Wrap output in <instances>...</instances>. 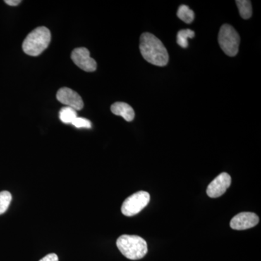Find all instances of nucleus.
I'll return each mask as SVG.
<instances>
[{
  "instance_id": "1",
  "label": "nucleus",
  "mask_w": 261,
  "mask_h": 261,
  "mask_svg": "<svg viewBox=\"0 0 261 261\" xmlns=\"http://www.w3.org/2000/svg\"><path fill=\"white\" fill-rule=\"evenodd\" d=\"M140 49L145 61L151 64L163 67L168 64V53L162 42L150 33L141 35Z\"/></svg>"
},
{
  "instance_id": "2",
  "label": "nucleus",
  "mask_w": 261,
  "mask_h": 261,
  "mask_svg": "<svg viewBox=\"0 0 261 261\" xmlns=\"http://www.w3.org/2000/svg\"><path fill=\"white\" fill-rule=\"evenodd\" d=\"M120 252L130 260H140L147 254V245L143 238L137 235H122L117 240Z\"/></svg>"
},
{
  "instance_id": "3",
  "label": "nucleus",
  "mask_w": 261,
  "mask_h": 261,
  "mask_svg": "<svg viewBox=\"0 0 261 261\" xmlns=\"http://www.w3.org/2000/svg\"><path fill=\"white\" fill-rule=\"evenodd\" d=\"M50 41V31L44 27H38L27 36L22 47L25 54L36 57L47 49Z\"/></svg>"
},
{
  "instance_id": "4",
  "label": "nucleus",
  "mask_w": 261,
  "mask_h": 261,
  "mask_svg": "<svg viewBox=\"0 0 261 261\" xmlns=\"http://www.w3.org/2000/svg\"><path fill=\"white\" fill-rule=\"evenodd\" d=\"M219 42L221 49L228 56H236L239 51L240 37L231 25L225 24L221 27L219 34Z\"/></svg>"
},
{
  "instance_id": "5",
  "label": "nucleus",
  "mask_w": 261,
  "mask_h": 261,
  "mask_svg": "<svg viewBox=\"0 0 261 261\" xmlns=\"http://www.w3.org/2000/svg\"><path fill=\"white\" fill-rule=\"evenodd\" d=\"M150 196L148 192L140 191L136 192L125 200L121 207L122 214L124 216H135L148 205Z\"/></svg>"
},
{
  "instance_id": "6",
  "label": "nucleus",
  "mask_w": 261,
  "mask_h": 261,
  "mask_svg": "<svg viewBox=\"0 0 261 261\" xmlns=\"http://www.w3.org/2000/svg\"><path fill=\"white\" fill-rule=\"evenodd\" d=\"M71 59L79 68L84 71L93 72L97 69V63L91 58L90 53L87 48H75L72 51Z\"/></svg>"
},
{
  "instance_id": "7",
  "label": "nucleus",
  "mask_w": 261,
  "mask_h": 261,
  "mask_svg": "<svg viewBox=\"0 0 261 261\" xmlns=\"http://www.w3.org/2000/svg\"><path fill=\"white\" fill-rule=\"evenodd\" d=\"M57 99L65 105V107L73 108L75 111H81L84 108L83 99L80 94L73 89L63 87L60 89L57 93Z\"/></svg>"
},
{
  "instance_id": "8",
  "label": "nucleus",
  "mask_w": 261,
  "mask_h": 261,
  "mask_svg": "<svg viewBox=\"0 0 261 261\" xmlns=\"http://www.w3.org/2000/svg\"><path fill=\"white\" fill-rule=\"evenodd\" d=\"M231 183V178L227 173L219 175L211 181L207 189V194L211 198H217L224 195Z\"/></svg>"
},
{
  "instance_id": "9",
  "label": "nucleus",
  "mask_w": 261,
  "mask_h": 261,
  "mask_svg": "<svg viewBox=\"0 0 261 261\" xmlns=\"http://www.w3.org/2000/svg\"><path fill=\"white\" fill-rule=\"evenodd\" d=\"M258 222L259 218L256 214L251 212H243L231 219L230 226L233 229L245 230L254 227Z\"/></svg>"
},
{
  "instance_id": "10",
  "label": "nucleus",
  "mask_w": 261,
  "mask_h": 261,
  "mask_svg": "<svg viewBox=\"0 0 261 261\" xmlns=\"http://www.w3.org/2000/svg\"><path fill=\"white\" fill-rule=\"evenodd\" d=\"M111 110L113 114L123 117V119L126 120V121H132L135 118V111L127 103L115 102L111 106Z\"/></svg>"
},
{
  "instance_id": "11",
  "label": "nucleus",
  "mask_w": 261,
  "mask_h": 261,
  "mask_svg": "<svg viewBox=\"0 0 261 261\" xmlns=\"http://www.w3.org/2000/svg\"><path fill=\"white\" fill-rule=\"evenodd\" d=\"M59 117L61 121L66 124H72L74 121L77 116V111L73 108L64 107L62 108L59 113Z\"/></svg>"
},
{
  "instance_id": "12",
  "label": "nucleus",
  "mask_w": 261,
  "mask_h": 261,
  "mask_svg": "<svg viewBox=\"0 0 261 261\" xmlns=\"http://www.w3.org/2000/svg\"><path fill=\"white\" fill-rule=\"evenodd\" d=\"M240 16L243 19H249L252 16V9L251 2L249 0H237Z\"/></svg>"
},
{
  "instance_id": "13",
  "label": "nucleus",
  "mask_w": 261,
  "mask_h": 261,
  "mask_svg": "<svg viewBox=\"0 0 261 261\" xmlns=\"http://www.w3.org/2000/svg\"><path fill=\"white\" fill-rule=\"evenodd\" d=\"M178 18L183 20L185 23H191L195 19V13L188 6L182 5L178 8L177 11Z\"/></svg>"
},
{
  "instance_id": "14",
  "label": "nucleus",
  "mask_w": 261,
  "mask_h": 261,
  "mask_svg": "<svg viewBox=\"0 0 261 261\" xmlns=\"http://www.w3.org/2000/svg\"><path fill=\"white\" fill-rule=\"evenodd\" d=\"M195 32L190 29H184L179 31L177 34V44L180 47L187 48L188 47V39H192L195 37Z\"/></svg>"
},
{
  "instance_id": "15",
  "label": "nucleus",
  "mask_w": 261,
  "mask_h": 261,
  "mask_svg": "<svg viewBox=\"0 0 261 261\" xmlns=\"http://www.w3.org/2000/svg\"><path fill=\"white\" fill-rule=\"evenodd\" d=\"M12 200V195L9 192H0V215L4 214L8 210Z\"/></svg>"
},
{
  "instance_id": "16",
  "label": "nucleus",
  "mask_w": 261,
  "mask_h": 261,
  "mask_svg": "<svg viewBox=\"0 0 261 261\" xmlns=\"http://www.w3.org/2000/svg\"><path fill=\"white\" fill-rule=\"evenodd\" d=\"M72 125H73L75 127L78 128H92V123L90 121H89L87 118H80V117H77L73 122Z\"/></svg>"
},
{
  "instance_id": "17",
  "label": "nucleus",
  "mask_w": 261,
  "mask_h": 261,
  "mask_svg": "<svg viewBox=\"0 0 261 261\" xmlns=\"http://www.w3.org/2000/svg\"><path fill=\"white\" fill-rule=\"evenodd\" d=\"M39 261H58V257L56 254L51 253L46 255L45 257H43Z\"/></svg>"
},
{
  "instance_id": "18",
  "label": "nucleus",
  "mask_w": 261,
  "mask_h": 261,
  "mask_svg": "<svg viewBox=\"0 0 261 261\" xmlns=\"http://www.w3.org/2000/svg\"><path fill=\"white\" fill-rule=\"evenodd\" d=\"M5 3L10 6H17L21 3L20 0H5Z\"/></svg>"
}]
</instances>
